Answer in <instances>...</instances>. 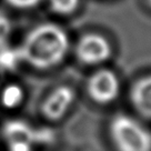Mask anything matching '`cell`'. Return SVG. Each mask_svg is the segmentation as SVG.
<instances>
[{
  "instance_id": "obj_1",
  "label": "cell",
  "mask_w": 151,
  "mask_h": 151,
  "mask_svg": "<svg viewBox=\"0 0 151 151\" xmlns=\"http://www.w3.org/2000/svg\"><path fill=\"white\" fill-rule=\"evenodd\" d=\"M69 37L55 24H42L33 28L19 47L22 61L39 70L58 66L69 51Z\"/></svg>"
},
{
  "instance_id": "obj_2",
  "label": "cell",
  "mask_w": 151,
  "mask_h": 151,
  "mask_svg": "<svg viewBox=\"0 0 151 151\" xmlns=\"http://www.w3.org/2000/svg\"><path fill=\"white\" fill-rule=\"evenodd\" d=\"M109 132L117 151H151L150 129L136 118L128 114L116 116Z\"/></svg>"
},
{
  "instance_id": "obj_3",
  "label": "cell",
  "mask_w": 151,
  "mask_h": 151,
  "mask_svg": "<svg viewBox=\"0 0 151 151\" xmlns=\"http://www.w3.org/2000/svg\"><path fill=\"white\" fill-rule=\"evenodd\" d=\"M112 55V48L107 38L98 33L86 35L76 47V56L85 65L96 66L107 61Z\"/></svg>"
},
{
  "instance_id": "obj_4",
  "label": "cell",
  "mask_w": 151,
  "mask_h": 151,
  "mask_svg": "<svg viewBox=\"0 0 151 151\" xmlns=\"http://www.w3.org/2000/svg\"><path fill=\"white\" fill-rule=\"evenodd\" d=\"M88 94L94 102L109 104L118 98L120 82L117 75L109 69H102L90 77L87 86Z\"/></svg>"
},
{
  "instance_id": "obj_5",
  "label": "cell",
  "mask_w": 151,
  "mask_h": 151,
  "mask_svg": "<svg viewBox=\"0 0 151 151\" xmlns=\"http://www.w3.org/2000/svg\"><path fill=\"white\" fill-rule=\"evenodd\" d=\"M75 97V91L70 87H57L42 104L41 111L43 117L50 121L61 120L73 104Z\"/></svg>"
},
{
  "instance_id": "obj_6",
  "label": "cell",
  "mask_w": 151,
  "mask_h": 151,
  "mask_svg": "<svg viewBox=\"0 0 151 151\" xmlns=\"http://www.w3.org/2000/svg\"><path fill=\"white\" fill-rule=\"evenodd\" d=\"M130 98L138 112L151 120V76L139 79L133 85Z\"/></svg>"
},
{
  "instance_id": "obj_7",
  "label": "cell",
  "mask_w": 151,
  "mask_h": 151,
  "mask_svg": "<svg viewBox=\"0 0 151 151\" xmlns=\"http://www.w3.org/2000/svg\"><path fill=\"white\" fill-rule=\"evenodd\" d=\"M5 137L9 145L17 142L31 143L33 140V132L27 123L21 121H12L6 124Z\"/></svg>"
},
{
  "instance_id": "obj_8",
  "label": "cell",
  "mask_w": 151,
  "mask_h": 151,
  "mask_svg": "<svg viewBox=\"0 0 151 151\" xmlns=\"http://www.w3.org/2000/svg\"><path fill=\"white\" fill-rule=\"evenodd\" d=\"M24 92L18 85L7 86L1 92V104L8 109L17 108L24 101Z\"/></svg>"
},
{
  "instance_id": "obj_9",
  "label": "cell",
  "mask_w": 151,
  "mask_h": 151,
  "mask_svg": "<svg viewBox=\"0 0 151 151\" xmlns=\"http://www.w3.org/2000/svg\"><path fill=\"white\" fill-rule=\"evenodd\" d=\"M22 61L19 48L14 49L8 46V43L0 47V69L1 70H12Z\"/></svg>"
},
{
  "instance_id": "obj_10",
  "label": "cell",
  "mask_w": 151,
  "mask_h": 151,
  "mask_svg": "<svg viewBox=\"0 0 151 151\" xmlns=\"http://www.w3.org/2000/svg\"><path fill=\"white\" fill-rule=\"evenodd\" d=\"M80 0H49V5L53 12L58 14H70L79 7Z\"/></svg>"
},
{
  "instance_id": "obj_11",
  "label": "cell",
  "mask_w": 151,
  "mask_h": 151,
  "mask_svg": "<svg viewBox=\"0 0 151 151\" xmlns=\"http://www.w3.org/2000/svg\"><path fill=\"white\" fill-rule=\"evenodd\" d=\"M10 32H11V22L7 14L0 10V47L8 43Z\"/></svg>"
},
{
  "instance_id": "obj_12",
  "label": "cell",
  "mask_w": 151,
  "mask_h": 151,
  "mask_svg": "<svg viewBox=\"0 0 151 151\" xmlns=\"http://www.w3.org/2000/svg\"><path fill=\"white\" fill-rule=\"evenodd\" d=\"M7 2L18 9H30L39 5L41 0H7Z\"/></svg>"
},
{
  "instance_id": "obj_13",
  "label": "cell",
  "mask_w": 151,
  "mask_h": 151,
  "mask_svg": "<svg viewBox=\"0 0 151 151\" xmlns=\"http://www.w3.org/2000/svg\"><path fill=\"white\" fill-rule=\"evenodd\" d=\"M147 2H148V5L151 7V0H147Z\"/></svg>"
}]
</instances>
